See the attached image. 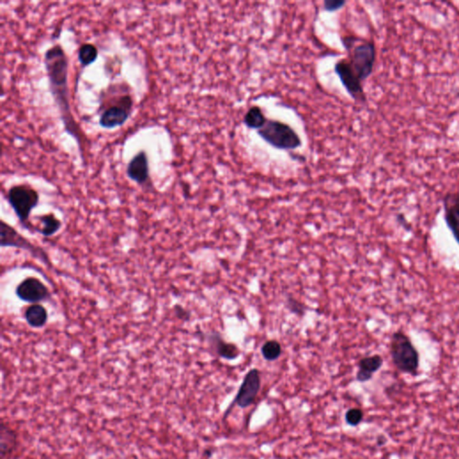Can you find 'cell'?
<instances>
[{
  "label": "cell",
  "mask_w": 459,
  "mask_h": 459,
  "mask_svg": "<svg viewBox=\"0 0 459 459\" xmlns=\"http://www.w3.org/2000/svg\"><path fill=\"white\" fill-rule=\"evenodd\" d=\"M46 71L51 84L52 95L59 106L61 117L66 132L74 136L78 143H82V132L73 118L69 99V61L60 45H55L46 51L45 56Z\"/></svg>",
  "instance_id": "obj_1"
},
{
  "label": "cell",
  "mask_w": 459,
  "mask_h": 459,
  "mask_svg": "<svg viewBox=\"0 0 459 459\" xmlns=\"http://www.w3.org/2000/svg\"><path fill=\"white\" fill-rule=\"evenodd\" d=\"M392 361L401 373L415 376L420 364L419 353L410 338L403 330L393 333L390 339Z\"/></svg>",
  "instance_id": "obj_2"
},
{
  "label": "cell",
  "mask_w": 459,
  "mask_h": 459,
  "mask_svg": "<svg viewBox=\"0 0 459 459\" xmlns=\"http://www.w3.org/2000/svg\"><path fill=\"white\" fill-rule=\"evenodd\" d=\"M258 134L267 144L279 150H295L302 145L300 136L295 130L279 121L267 120Z\"/></svg>",
  "instance_id": "obj_3"
},
{
  "label": "cell",
  "mask_w": 459,
  "mask_h": 459,
  "mask_svg": "<svg viewBox=\"0 0 459 459\" xmlns=\"http://www.w3.org/2000/svg\"><path fill=\"white\" fill-rule=\"evenodd\" d=\"M8 199L19 220L25 225L32 210L39 203V194L30 186L16 185L8 191Z\"/></svg>",
  "instance_id": "obj_4"
},
{
  "label": "cell",
  "mask_w": 459,
  "mask_h": 459,
  "mask_svg": "<svg viewBox=\"0 0 459 459\" xmlns=\"http://www.w3.org/2000/svg\"><path fill=\"white\" fill-rule=\"evenodd\" d=\"M376 58L377 49L373 42L363 40L351 51L349 62L362 82L373 74Z\"/></svg>",
  "instance_id": "obj_5"
},
{
  "label": "cell",
  "mask_w": 459,
  "mask_h": 459,
  "mask_svg": "<svg viewBox=\"0 0 459 459\" xmlns=\"http://www.w3.org/2000/svg\"><path fill=\"white\" fill-rule=\"evenodd\" d=\"M133 100L130 95H124L116 99L112 104L101 113L100 126L106 129H112L126 123L132 114Z\"/></svg>",
  "instance_id": "obj_6"
},
{
  "label": "cell",
  "mask_w": 459,
  "mask_h": 459,
  "mask_svg": "<svg viewBox=\"0 0 459 459\" xmlns=\"http://www.w3.org/2000/svg\"><path fill=\"white\" fill-rule=\"evenodd\" d=\"M261 388L260 371L258 369H251L245 375L243 380L242 385L240 386L236 397L232 401V405L229 406L226 411L225 417L228 415L232 410V406H238L240 408H247L253 405L256 399Z\"/></svg>",
  "instance_id": "obj_7"
},
{
  "label": "cell",
  "mask_w": 459,
  "mask_h": 459,
  "mask_svg": "<svg viewBox=\"0 0 459 459\" xmlns=\"http://www.w3.org/2000/svg\"><path fill=\"white\" fill-rule=\"evenodd\" d=\"M335 71L350 97L353 100L364 103L366 97L362 82L351 68L349 60H341L336 62Z\"/></svg>",
  "instance_id": "obj_8"
},
{
  "label": "cell",
  "mask_w": 459,
  "mask_h": 459,
  "mask_svg": "<svg viewBox=\"0 0 459 459\" xmlns=\"http://www.w3.org/2000/svg\"><path fill=\"white\" fill-rule=\"evenodd\" d=\"M1 246L2 247H14V248H19L25 249V251H30L32 254L36 256V258H40L45 263L49 262V258L45 252L37 247L34 246L26 240L25 237L20 235L18 232L10 225H7L4 222H1Z\"/></svg>",
  "instance_id": "obj_9"
},
{
  "label": "cell",
  "mask_w": 459,
  "mask_h": 459,
  "mask_svg": "<svg viewBox=\"0 0 459 459\" xmlns=\"http://www.w3.org/2000/svg\"><path fill=\"white\" fill-rule=\"evenodd\" d=\"M16 295L22 301L37 303L47 300L49 293L47 287L39 279L30 277L25 279L17 286Z\"/></svg>",
  "instance_id": "obj_10"
},
{
  "label": "cell",
  "mask_w": 459,
  "mask_h": 459,
  "mask_svg": "<svg viewBox=\"0 0 459 459\" xmlns=\"http://www.w3.org/2000/svg\"><path fill=\"white\" fill-rule=\"evenodd\" d=\"M444 218L447 228L459 245V193H447L443 197Z\"/></svg>",
  "instance_id": "obj_11"
},
{
  "label": "cell",
  "mask_w": 459,
  "mask_h": 459,
  "mask_svg": "<svg viewBox=\"0 0 459 459\" xmlns=\"http://www.w3.org/2000/svg\"><path fill=\"white\" fill-rule=\"evenodd\" d=\"M127 174L130 179L139 185H144L149 182V162H148L147 153L144 150L136 153L129 162Z\"/></svg>",
  "instance_id": "obj_12"
},
{
  "label": "cell",
  "mask_w": 459,
  "mask_h": 459,
  "mask_svg": "<svg viewBox=\"0 0 459 459\" xmlns=\"http://www.w3.org/2000/svg\"><path fill=\"white\" fill-rule=\"evenodd\" d=\"M208 340L212 349L216 351L220 358L227 360V361H234L240 356L239 347L236 345L232 344V343L225 342L220 336V334L216 332L211 334Z\"/></svg>",
  "instance_id": "obj_13"
},
{
  "label": "cell",
  "mask_w": 459,
  "mask_h": 459,
  "mask_svg": "<svg viewBox=\"0 0 459 459\" xmlns=\"http://www.w3.org/2000/svg\"><path fill=\"white\" fill-rule=\"evenodd\" d=\"M383 365V358L380 354L363 357L358 362V371L356 380L359 382H367L373 379V374L377 373Z\"/></svg>",
  "instance_id": "obj_14"
},
{
  "label": "cell",
  "mask_w": 459,
  "mask_h": 459,
  "mask_svg": "<svg viewBox=\"0 0 459 459\" xmlns=\"http://www.w3.org/2000/svg\"><path fill=\"white\" fill-rule=\"evenodd\" d=\"M25 319L33 327H42L48 321V313L45 308L40 304H34L26 310Z\"/></svg>",
  "instance_id": "obj_15"
},
{
  "label": "cell",
  "mask_w": 459,
  "mask_h": 459,
  "mask_svg": "<svg viewBox=\"0 0 459 459\" xmlns=\"http://www.w3.org/2000/svg\"><path fill=\"white\" fill-rule=\"evenodd\" d=\"M267 121V118L264 114L263 110L260 107L252 106L249 109L244 116V124L249 129L260 130L265 126Z\"/></svg>",
  "instance_id": "obj_16"
},
{
  "label": "cell",
  "mask_w": 459,
  "mask_h": 459,
  "mask_svg": "<svg viewBox=\"0 0 459 459\" xmlns=\"http://www.w3.org/2000/svg\"><path fill=\"white\" fill-rule=\"evenodd\" d=\"M40 222L42 223V228L38 230V232L43 236L49 237L56 234L61 227V223L54 214H49L40 217Z\"/></svg>",
  "instance_id": "obj_17"
},
{
  "label": "cell",
  "mask_w": 459,
  "mask_h": 459,
  "mask_svg": "<svg viewBox=\"0 0 459 459\" xmlns=\"http://www.w3.org/2000/svg\"><path fill=\"white\" fill-rule=\"evenodd\" d=\"M261 353L267 362L277 361L282 354V345L277 340H269L261 347Z\"/></svg>",
  "instance_id": "obj_18"
},
{
  "label": "cell",
  "mask_w": 459,
  "mask_h": 459,
  "mask_svg": "<svg viewBox=\"0 0 459 459\" xmlns=\"http://www.w3.org/2000/svg\"><path fill=\"white\" fill-rule=\"evenodd\" d=\"M98 58V49L91 43H86L81 46L78 51V60L83 66H89L94 63Z\"/></svg>",
  "instance_id": "obj_19"
},
{
  "label": "cell",
  "mask_w": 459,
  "mask_h": 459,
  "mask_svg": "<svg viewBox=\"0 0 459 459\" xmlns=\"http://www.w3.org/2000/svg\"><path fill=\"white\" fill-rule=\"evenodd\" d=\"M363 419V412L359 408H351L345 414V423L351 427L359 425Z\"/></svg>",
  "instance_id": "obj_20"
},
{
  "label": "cell",
  "mask_w": 459,
  "mask_h": 459,
  "mask_svg": "<svg viewBox=\"0 0 459 459\" xmlns=\"http://www.w3.org/2000/svg\"><path fill=\"white\" fill-rule=\"evenodd\" d=\"M286 306L290 313L297 316H303L306 313L307 308L300 301L295 300L292 296L286 299Z\"/></svg>",
  "instance_id": "obj_21"
},
{
  "label": "cell",
  "mask_w": 459,
  "mask_h": 459,
  "mask_svg": "<svg viewBox=\"0 0 459 459\" xmlns=\"http://www.w3.org/2000/svg\"><path fill=\"white\" fill-rule=\"evenodd\" d=\"M347 4L345 0H326L324 2V10L327 12H335L341 10L344 5Z\"/></svg>",
  "instance_id": "obj_22"
}]
</instances>
